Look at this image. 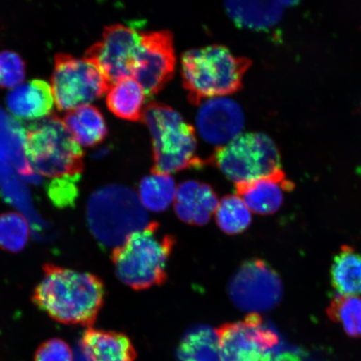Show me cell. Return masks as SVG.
<instances>
[{
    "mask_svg": "<svg viewBox=\"0 0 361 361\" xmlns=\"http://www.w3.org/2000/svg\"><path fill=\"white\" fill-rule=\"evenodd\" d=\"M275 350L272 352V361H302L300 356L295 353H291V352L278 353Z\"/></svg>",
    "mask_w": 361,
    "mask_h": 361,
    "instance_id": "cell-29",
    "label": "cell"
},
{
    "mask_svg": "<svg viewBox=\"0 0 361 361\" xmlns=\"http://www.w3.org/2000/svg\"><path fill=\"white\" fill-rule=\"evenodd\" d=\"M25 78V64L17 53L0 52V87L13 89L23 83Z\"/></svg>",
    "mask_w": 361,
    "mask_h": 361,
    "instance_id": "cell-27",
    "label": "cell"
},
{
    "mask_svg": "<svg viewBox=\"0 0 361 361\" xmlns=\"http://www.w3.org/2000/svg\"><path fill=\"white\" fill-rule=\"evenodd\" d=\"M228 295L237 308L250 314L274 308L283 295L281 278L263 260L246 262L228 284Z\"/></svg>",
    "mask_w": 361,
    "mask_h": 361,
    "instance_id": "cell-9",
    "label": "cell"
},
{
    "mask_svg": "<svg viewBox=\"0 0 361 361\" xmlns=\"http://www.w3.org/2000/svg\"><path fill=\"white\" fill-rule=\"evenodd\" d=\"M288 2L228 1L225 8L238 26L263 30L281 20Z\"/></svg>",
    "mask_w": 361,
    "mask_h": 361,
    "instance_id": "cell-20",
    "label": "cell"
},
{
    "mask_svg": "<svg viewBox=\"0 0 361 361\" xmlns=\"http://www.w3.org/2000/svg\"><path fill=\"white\" fill-rule=\"evenodd\" d=\"M329 319L341 324L347 335L361 337V299L357 296L337 295L327 309Z\"/></svg>",
    "mask_w": 361,
    "mask_h": 361,
    "instance_id": "cell-25",
    "label": "cell"
},
{
    "mask_svg": "<svg viewBox=\"0 0 361 361\" xmlns=\"http://www.w3.org/2000/svg\"><path fill=\"white\" fill-rule=\"evenodd\" d=\"M30 228L24 216L8 212L0 215V247L11 252L24 250L29 241Z\"/></svg>",
    "mask_w": 361,
    "mask_h": 361,
    "instance_id": "cell-26",
    "label": "cell"
},
{
    "mask_svg": "<svg viewBox=\"0 0 361 361\" xmlns=\"http://www.w3.org/2000/svg\"><path fill=\"white\" fill-rule=\"evenodd\" d=\"M80 345L92 361H135L134 347L123 334L90 327Z\"/></svg>",
    "mask_w": 361,
    "mask_h": 361,
    "instance_id": "cell-17",
    "label": "cell"
},
{
    "mask_svg": "<svg viewBox=\"0 0 361 361\" xmlns=\"http://www.w3.org/2000/svg\"><path fill=\"white\" fill-rule=\"evenodd\" d=\"M175 66L173 38L169 31L141 33L132 78L141 85L147 96L157 94L169 82Z\"/></svg>",
    "mask_w": 361,
    "mask_h": 361,
    "instance_id": "cell-11",
    "label": "cell"
},
{
    "mask_svg": "<svg viewBox=\"0 0 361 361\" xmlns=\"http://www.w3.org/2000/svg\"><path fill=\"white\" fill-rule=\"evenodd\" d=\"M175 239L150 223L113 250L112 261L117 277L135 290L161 286L166 279V264Z\"/></svg>",
    "mask_w": 361,
    "mask_h": 361,
    "instance_id": "cell-3",
    "label": "cell"
},
{
    "mask_svg": "<svg viewBox=\"0 0 361 361\" xmlns=\"http://www.w3.org/2000/svg\"><path fill=\"white\" fill-rule=\"evenodd\" d=\"M240 197L252 213L269 215L276 213L283 204L284 194L293 189V183L281 169L250 182L235 184Z\"/></svg>",
    "mask_w": 361,
    "mask_h": 361,
    "instance_id": "cell-14",
    "label": "cell"
},
{
    "mask_svg": "<svg viewBox=\"0 0 361 361\" xmlns=\"http://www.w3.org/2000/svg\"><path fill=\"white\" fill-rule=\"evenodd\" d=\"M219 201L214 189L197 180H186L177 188L174 200L176 214L183 222L202 226L215 214Z\"/></svg>",
    "mask_w": 361,
    "mask_h": 361,
    "instance_id": "cell-16",
    "label": "cell"
},
{
    "mask_svg": "<svg viewBox=\"0 0 361 361\" xmlns=\"http://www.w3.org/2000/svg\"><path fill=\"white\" fill-rule=\"evenodd\" d=\"M87 216L94 237L113 250L150 224L137 194L118 184L108 185L94 192L89 198Z\"/></svg>",
    "mask_w": 361,
    "mask_h": 361,
    "instance_id": "cell-4",
    "label": "cell"
},
{
    "mask_svg": "<svg viewBox=\"0 0 361 361\" xmlns=\"http://www.w3.org/2000/svg\"><path fill=\"white\" fill-rule=\"evenodd\" d=\"M177 188L171 175L152 173L140 183L139 200L146 209L160 213L174 202Z\"/></svg>",
    "mask_w": 361,
    "mask_h": 361,
    "instance_id": "cell-23",
    "label": "cell"
},
{
    "mask_svg": "<svg viewBox=\"0 0 361 361\" xmlns=\"http://www.w3.org/2000/svg\"><path fill=\"white\" fill-rule=\"evenodd\" d=\"M62 121L80 147L96 146L107 135L105 118L98 108L92 105L67 111Z\"/></svg>",
    "mask_w": 361,
    "mask_h": 361,
    "instance_id": "cell-19",
    "label": "cell"
},
{
    "mask_svg": "<svg viewBox=\"0 0 361 361\" xmlns=\"http://www.w3.org/2000/svg\"><path fill=\"white\" fill-rule=\"evenodd\" d=\"M141 33L117 24L106 27L102 37L87 49L84 58L100 71L110 85L132 78V69Z\"/></svg>",
    "mask_w": 361,
    "mask_h": 361,
    "instance_id": "cell-12",
    "label": "cell"
},
{
    "mask_svg": "<svg viewBox=\"0 0 361 361\" xmlns=\"http://www.w3.org/2000/svg\"><path fill=\"white\" fill-rule=\"evenodd\" d=\"M34 304L56 322L90 328L105 298V287L96 275L52 264L44 266Z\"/></svg>",
    "mask_w": 361,
    "mask_h": 361,
    "instance_id": "cell-1",
    "label": "cell"
},
{
    "mask_svg": "<svg viewBox=\"0 0 361 361\" xmlns=\"http://www.w3.org/2000/svg\"><path fill=\"white\" fill-rule=\"evenodd\" d=\"M146 93L137 80L125 78L110 85L106 92V105L119 118L142 121Z\"/></svg>",
    "mask_w": 361,
    "mask_h": 361,
    "instance_id": "cell-18",
    "label": "cell"
},
{
    "mask_svg": "<svg viewBox=\"0 0 361 361\" xmlns=\"http://www.w3.org/2000/svg\"><path fill=\"white\" fill-rule=\"evenodd\" d=\"M74 361H92L89 358V356L85 354L82 347L80 345L75 349L74 353Z\"/></svg>",
    "mask_w": 361,
    "mask_h": 361,
    "instance_id": "cell-30",
    "label": "cell"
},
{
    "mask_svg": "<svg viewBox=\"0 0 361 361\" xmlns=\"http://www.w3.org/2000/svg\"><path fill=\"white\" fill-rule=\"evenodd\" d=\"M331 282L340 295L361 293V255L350 246H342L331 268Z\"/></svg>",
    "mask_w": 361,
    "mask_h": 361,
    "instance_id": "cell-22",
    "label": "cell"
},
{
    "mask_svg": "<svg viewBox=\"0 0 361 361\" xmlns=\"http://www.w3.org/2000/svg\"><path fill=\"white\" fill-rule=\"evenodd\" d=\"M209 161L235 184L250 182L281 169L276 144L264 133L239 135L232 142L216 148Z\"/></svg>",
    "mask_w": 361,
    "mask_h": 361,
    "instance_id": "cell-7",
    "label": "cell"
},
{
    "mask_svg": "<svg viewBox=\"0 0 361 361\" xmlns=\"http://www.w3.org/2000/svg\"><path fill=\"white\" fill-rule=\"evenodd\" d=\"M221 361H261L276 349L279 338L259 314H250L235 323L216 329Z\"/></svg>",
    "mask_w": 361,
    "mask_h": 361,
    "instance_id": "cell-10",
    "label": "cell"
},
{
    "mask_svg": "<svg viewBox=\"0 0 361 361\" xmlns=\"http://www.w3.org/2000/svg\"><path fill=\"white\" fill-rule=\"evenodd\" d=\"M143 123L152 135V173L168 174L200 168L195 129L173 108L158 102L146 106Z\"/></svg>",
    "mask_w": 361,
    "mask_h": 361,
    "instance_id": "cell-5",
    "label": "cell"
},
{
    "mask_svg": "<svg viewBox=\"0 0 361 361\" xmlns=\"http://www.w3.org/2000/svg\"><path fill=\"white\" fill-rule=\"evenodd\" d=\"M178 361H221L216 329L197 326L189 329L178 350Z\"/></svg>",
    "mask_w": 361,
    "mask_h": 361,
    "instance_id": "cell-21",
    "label": "cell"
},
{
    "mask_svg": "<svg viewBox=\"0 0 361 361\" xmlns=\"http://www.w3.org/2000/svg\"><path fill=\"white\" fill-rule=\"evenodd\" d=\"M23 149L28 164L48 178H75L84 169L82 148L56 115L26 130Z\"/></svg>",
    "mask_w": 361,
    "mask_h": 361,
    "instance_id": "cell-6",
    "label": "cell"
},
{
    "mask_svg": "<svg viewBox=\"0 0 361 361\" xmlns=\"http://www.w3.org/2000/svg\"><path fill=\"white\" fill-rule=\"evenodd\" d=\"M252 212L238 195H228L219 202L215 216L223 232L230 235L240 233L251 224Z\"/></svg>",
    "mask_w": 361,
    "mask_h": 361,
    "instance_id": "cell-24",
    "label": "cell"
},
{
    "mask_svg": "<svg viewBox=\"0 0 361 361\" xmlns=\"http://www.w3.org/2000/svg\"><path fill=\"white\" fill-rule=\"evenodd\" d=\"M51 87L57 109L70 111L90 105L107 92L110 85L87 59L60 53L55 56Z\"/></svg>",
    "mask_w": 361,
    "mask_h": 361,
    "instance_id": "cell-8",
    "label": "cell"
},
{
    "mask_svg": "<svg viewBox=\"0 0 361 361\" xmlns=\"http://www.w3.org/2000/svg\"><path fill=\"white\" fill-rule=\"evenodd\" d=\"M35 361H74V352L66 341L51 338L39 347Z\"/></svg>",
    "mask_w": 361,
    "mask_h": 361,
    "instance_id": "cell-28",
    "label": "cell"
},
{
    "mask_svg": "<svg viewBox=\"0 0 361 361\" xmlns=\"http://www.w3.org/2000/svg\"><path fill=\"white\" fill-rule=\"evenodd\" d=\"M6 105L18 119L39 121L52 115L55 100L51 85L42 80H32L12 89Z\"/></svg>",
    "mask_w": 361,
    "mask_h": 361,
    "instance_id": "cell-15",
    "label": "cell"
},
{
    "mask_svg": "<svg viewBox=\"0 0 361 361\" xmlns=\"http://www.w3.org/2000/svg\"><path fill=\"white\" fill-rule=\"evenodd\" d=\"M198 132L206 142L223 147L240 135L245 116L236 102L225 97L209 99L197 116Z\"/></svg>",
    "mask_w": 361,
    "mask_h": 361,
    "instance_id": "cell-13",
    "label": "cell"
},
{
    "mask_svg": "<svg viewBox=\"0 0 361 361\" xmlns=\"http://www.w3.org/2000/svg\"><path fill=\"white\" fill-rule=\"evenodd\" d=\"M251 61L233 56L220 44L190 49L182 57V76L188 101L198 105L205 99L223 97L242 87Z\"/></svg>",
    "mask_w": 361,
    "mask_h": 361,
    "instance_id": "cell-2",
    "label": "cell"
}]
</instances>
